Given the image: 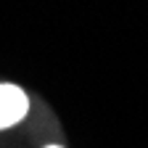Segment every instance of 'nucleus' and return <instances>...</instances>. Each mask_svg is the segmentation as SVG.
Wrapping results in <instances>:
<instances>
[{
    "label": "nucleus",
    "mask_w": 148,
    "mask_h": 148,
    "mask_svg": "<svg viewBox=\"0 0 148 148\" xmlns=\"http://www.w3.org/2000/svg\"><path fill=\"white\" fill-rule=\"evenodd\" d=\"M29 111V98L16 85H0V130L18 124Z\"/></svg>",
    "instance_id": "1"
},
{
    "label": "nucleus",
    "mask_w": 148,
    "mask_h": 148,
    "mask_svg": "<svg viewBox=\"0 0 148 148\" xmlns=\"http://www.w3.org/2000/svg\"><path fill=\"white\" fill-rule=\"evenodd\" d=\"M48 148H61V145H48Z\"/></svg>",
    "instance_id": "2"
}]
</instances>
